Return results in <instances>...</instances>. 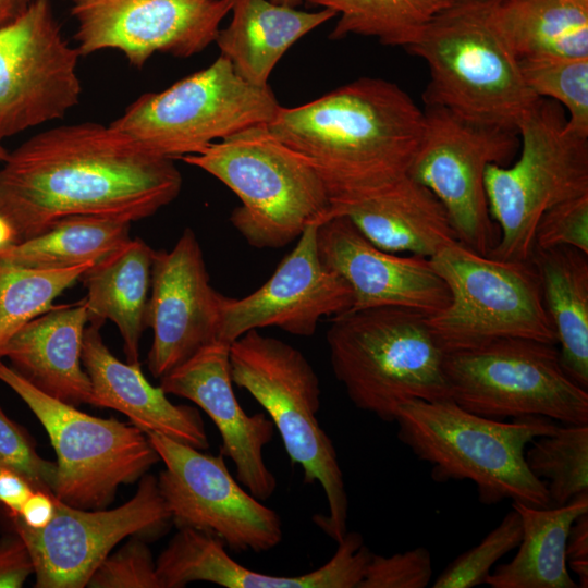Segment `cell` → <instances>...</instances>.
Returning a JSON list of instances; mask_svg holds the SVG:
<instances>
[{
  "label": "cell",
  "mask_w": 588,
  "mask_h": 588,
  "mask_svg": "<svg viewBox=\"0 0 588 588\" xmlns=\"http://www.w3.org/2000/svg\"><path fill=\"white\" fill-rule=\"evenodd\" d=\"M427 316L383 306L331 318L326 334L331 367L357 408L394 422L397 408L408 401L450 397L444 352Z\"/></svg>",
  "instance_id": "5b68a950"
},
{
  "label": "cell",
  "mask_w": 588,
  "mask_h": 588,
  "mask_svg": "<svg viewBox=\"0 0 588 588\" xmlns=\"http://www.w3.org/2000/svg\"><path fill=\"white\" fill-rule=\"evenodd\" d=\"M530 443L525 461L546 483L551 506L588 494V425L555 426L552 433Z\"/></svg>",
  "instance_id": "836d02e7"
},
{
  "label": "cell",
  "mask_w": 588,
  "mask_h": 588,
  "mask_svg": "<svg viewBox=\"0 0 588 588\" xmlns=\"http://www.w3.org/2000/svg\"><path fill=\"white\" fill-rule=\"evenodd\" d=\"M9 155V151L0 143V161L3 162Z\"/></svg>",
  "instance_id": "c3c4849f"
},
{
  "label": "cell",
  "mask_w": 588,
  "mask_h": 588,
  "mask_svg": "<svg viewBox=\"0 0 588 588\" xmlns=\"http://www.w3.org/2000/svg\"><path fill=\"white\" fill-rule=\"evenodd\" d=\"M519 68L527 87L538 97L567 110V127L588 137V58L522 59Z\"/></svg>",
  "instance_id": "e575fe53"
},
{
  "label": "cell",
  "mask_w": 588,
  "mask_h": 588,
  "mask_svg": "<svg viewBox=\"0 0 588 588\" xmlns=\"http://www.w3.org/2000/svg\"><path fill=\"white\" fill-rule=\"evenodd\" d=\"M317 248L321 261L351 287V309L395 306L431 315L450 302L449 289L429 258L377 247L346 216L318 226Z\"/></svg>",
  "instance_id": "ffe728a7"
},
{
  "label": "cell",
  "mask_w": 588,
  "mask_h": 588,
  "mask_svg": "<svg viewBox=\"0 0 588 588\" xmlns=\"http://www.w3.org/2000/svg\"><path fill=\"white\" fill-rule=\"evenodd\" d=\"M498 22L518 60L588 58V3L500 0Z\"/></svg>",
  "instance_id": "f546056e"
},
{
  "label": "cell",
  "mask_w": 588,
  "mask_h": 588,
  "mask_svg": "<svg viewBox=\"0 0 588 588\" xmlns=\"http://www.w3.org/2000/svg\"><path fill=\"white\" fill-rule=\"evenodd\" d=\"M34 564L29 551L15 531L0 539V588L23 587Z\"/></svg>",
  "instance_id": "60d3db41"
},
{
  "label": "cell",
  "mask_w": 588,
  "mask_h": 588,
  "mask_svg": "<svg viewBox=\"0 0 588 588\" xmlns=\"http://www.w3.org/2000/svg\"><path fill=\"white\" fill-rule=\"evenodd\" d=\"M566 563L577 575L579 587H588V513L579 516L571 527L566 543Z\"/></svg>",
  "instance_id": "b9f144b4"
},
{
  "label": "cell",
  "mask_w": 588,
  "mask_h": 588,
  "mask_svg": "<svg viewBox=\"0 0 588 588\" xmlns=\"http://www.w3.org/2000/svg\"><path fill=\"white\" fill-rule=\"evenodd\" d=\"M231 9L232 0H71L81 57L115 49L136 68L158 52L203 51Z\"/></svg>",
  "instance_id": "e0dca14e"
},
{
  "label": "cell",
  "mask_w": 588,
  "mask_h": 588,
  "mask_svg": "<svg viewBox=\"0 0 588 588\" xmlns=\"http://www.w3.org/2000/svg\"><path fill=\"white\" fill-rule=\"evenodd\" d=\"M181 188L173 159L143 150L110 125L68 124L9 152L0 169V215L17 243L72 216L142 220Z\"/></svg>",
  "instance_id": "6da1fadb"
},
{
  "label": "cell",
  "mask_w": 588,
  "mask_h": 588,
  "mask_svg": "<svg viewBox=\"0 0 588 588\" xmlns=\"http://www.w3.org/2000/svg\"><path fill=\"white\" fill-rule=\"evenodd\" d=\"M342 216L348 217L373 245L393 254L430 258L457 241L443 205L407 175Z\"/></svg>",
  "instance_id": "d4e9b609"
},
{
  "label": "cell",
  "mask_w": 588,
  "mask_h": 588,
  "mask_svg": "<svg viewBox=\"0 0 588 588\" xmlns=\"http://www.w3.org/2000/svg\"><path fill=\"white\" fill-rule=\"evenodd\" d=\"M0 381L45 428L57 455L52 494L70 506L106 509L121 485L142 478L160 461L146 433L135 425L91 416L47 395L2 358Z\"/></svg>",
  "instance_id": "7c38bea8"
},
{
  "label": "cell",
  "mask_w": 588,
  "mask_h": 588,
  "mask_svg": "<svg viewBox=\"0 0 588 588\" xmlns=\"http://www.w3.org/2000/svg\"><path fill=\"white\" fill-rule=\"evenodd\" d=\"M522 522L512 510L477 546L458 555L438 576L433 588H471L486 584L492 566L517 548L522 540Z\"/></svg>",
  "instance_id": "d590c367"
},
{
  "label": "cell",
  "mask_w": 588,
  "mask_h": 588,
  "mask_svg": "<svg viewBox=\"0 0 588 588\" xmlns=\"http://www.w3.org/2000/svg\"><path fill=\"white\" fill-rule=\"evenodd\" d=\"M56 506L57 500L52 493L35 489L16 517L27 527L40 529L51 522L56 513Z\"/></svg>",
  "instance_id": "ee69618b"
},
{
  "label": "cell",
  "mask_w": 588,
  "mask_h": 588,
  "mask_svg": "<svg viewBox=\"0 0 588 588\" xmlns=\"http://www.w3.org/2000/svg\"><path fill=\"white\" fill-rule=\"evenodd\" d=\"M152 253L143 240L128 238L81 277L87 290L88 322L100 328L111 320L121 333L128 363H138L139 340L148 327Z\"/></svg>",
  "instance_id": "4316f807"
},
{
  "label": "cell",
  "mask_w": 588,
  "mask_h": 588,
  "mask_svg": "<svg viewBox=\"0 0 588 588\" xmlns=\"http://www.w3.org/2000/svg\"><path fill=\"white\" fill-rule=\"evenodd\" d=\"M421 136L407 176L443 205L458 242L488 256L499 241L489 211L485 172L507 166L519 150L517 131L479 123L434 105H425Z\"/></svg>",
  "instance_id": "4fadbf2b"
},
{
  "label": "cell",
  "mask_w": 588,
  "mask_h": 588,
  "mask_svg": "<svg viewBox=\"0 0 588 588\" xmlns=\"http://www.w3.org/2000/svg\"><path fill=\"white\" fill-rule=\"evenodd\" d=\"M522 522V540L513 560L486 579L491 588H577L566 566V543L574 522L588 513V494L565 505L536 507L513 502Z\"/></svg>",
  "instance_id": "f1b7e54d"
},
{
  "label": "cell",
  "mask_w": 588,
  "mask_h": 588,
  "mask_svg": "<svg viewBox=\"0 0 588 588\" xmlns=\"http://www.w3.org/2000/svg\"><path fill=\"white\" fill-rule=\"evenodd\" d=\"M450 397L461 407L497 420L541 416L588 425V391L564 371L556 344L502 338L444 353Z\"/></svg>",
  "instance_id": "8fae6325"
},
{
  "label": "cell",
  "mask_w": 588,
  "mask_h": 588,
  "mask_svg": "<svg viewBox=\"0 0 588 588\" xmlns=\"http://www.w3.org/2000/svg\"><path fill=\"white\" fill-rule=\"evenodd\" d=\"M86 587L161 588V585L150 550L139 538H132L119 551L105 558Z\"/></svg>",
  "instance_id": "8d00e7d4"
},
{
  "label": "cell",
  "mask_w": 588,
  "mask_h": 588,
  "mask_svg": "<svg viewBox=\"0 0 588 588\" xmlns=\"http://www.w3.org/2000/svg\"><path fill=\"white\" fill-rule=\"evenodd\" d=\"M15 243V234L9 221L0 215V250Z\"/></svg>",
  "instance_id": "bcb514c9"
},
{
  "label": "cell",
  "mask_w": 588,
  "mask_h": 588,
  "mask_svg": "<svg viewBox=\"0 0 588 588\" xmlns=\"http://www.w3.org/2000/svg\"><path fill=\"white\" fill-rule=\"evenodd\" d=\"M339 15L330 39L348 35L375 37L385 46L407 49L431 19L451 0H306Z\"/></svg>",
  "instance_id": "1f68e13d"
},
{
  "label": "cell",
  "mask_w": 588,
  "mask_h": 588,
  "mask_svg": "<svg viewBox=\"0 0 588 588\" xmlns=\"http://www.w3.org/2000/svg\"><path fill=\"white\" fill-rule=\"evenodd\" d=\"M130 221L72 216L46 232L0 250V260L37 269L96 262L130 238Z\"/></svg>",
  "instance_id": "4dcf8cb0"
},
{
  "label": "cell",
  "mask_w": 588,
  "mask_h": 588,
  "mask_svg": "<svg viewBox=\"0 0 588 588\" xmlns=\"http://www.w3.org/2000/svg\"><path fill=\"white\" fill-rule=\"evenodd\" d=\"M397 438L432 467L436 481L469 480L487 505L505 499L549 507L546 483L529 470L525 449L553 432L555 424L541 416L510 422L474 414L451 397L412 400L396 412Z\"/></svg>",
  "instance_id": "277c9868"
},
{
  "label": "cell",
  "mask_w": 588,
  "mask_h": 588,
  "mask_svg": "<svg viewBox=\"0 0 588 588\" xmlns=\"http://www.w3.org/2000/svg\"><path fill=\"white\" fill-rule=\"evenodd\" d=\"M424 111L395 83L359 77L301 106L280 107L267 124L321 179L331 217L407 175Z\"/></svg>",
  "instance_id": "7a4b0ae2"
},
{
  "label": "cell",
  "mask_w": 588,
  "mask_h": 588,
  "mask_svg": "<svg viewBox=\"0 0 588 588\" xmlns=\"http://www.w3.org/2000/svg\"><path fill=\"white\" fill-rule=\"evenodd\" d=\"M33 0H0V28L21 16Z\"/></svg>",
  "instance_id": "f6af8a7d"
},
{
  "label": "cell",
  "mask_w": 588,
  "mask_h": 588,
  "mask_svg": "<svg viewBox=\"0 0 588 588\" xmlns=\"http://www.w3.org/2000/svg\"><path fill=\"white\" fill-rule=\"evenodd\" d=\"M35 488L17 471L0 466V506L9 517H16Z\"/></svg>",
  "instance_id": "7bdbcfd3"
},
{
  "label": "cell",
  "mask_w": 588,
  "mask_h": 588,
  "mask_svg": "<svg viewBox=\"0 0 588 588\" xmlns=\"http://www.w3.org/2000/svg\"><path fill=\"white\" fill-rule=\"evenodd\" d=\"M10 520L32 556L36 588H84L121 540L160 535L172 523L151 475L140 478L131 500L111 510H83L57 500L54 516L44 528L27 527L17 517Z\"/></svg>",
  "instance_id": "2e32d148"
},
{
  "label": "cell",
  "mask_w": 588,
  "mask_h": 588,
  "mask_svg": "<svg viewBox=\"0 0 588 588\" xmlns=\"http://www.w3.org/2000/svg\"><path fill=\"white\" fill-rule=\"evenodd\" d=\"M147 322L152 329L148 369L161 378L218 341L222 294L209 282L203 252L186 228L171 250H154Z\"/></svg>",
  "instance_id": "d6986e66"
},
{
  "label": "cell",
  "mask_w": 588,
  "mask_h": 588,
  "mask_svg": "<svg viewBox=\"0 0 588 588\" xmlns=\"http://www.w3.org/2000/svg\"><path fill=\"white\" fill-rule=\"evenodd\" d=\"M163 462L158 487L177 528L209 534L235 552H266L282 540L279 514L264 505L212 455L163 434L146 432Z\"/></svg>",
  "instance_id": "5bb4252c"
},
{
  "label": "cell",
  "mask_w": 588,
  "mask_h": 588,
  "mask_svg": "<svg viewBox=\"0 0 588 588\" xmlns=\"http://www.w3.org/2000/svg\"><path fill=\"white\" fill-rule=\"evenodd\" d=\"M534 247L569 246L588 254V193L546 210L536 230Z\"/></svg>",
  "instance_id": "ab89813d"
},
{
  "label": "cell",
  "mask_w": 588,
  "mask_h": 588,
  "mask_svg": "<svg viewBox=\"0 0 588 588\" xmlns=\"http://www.w3.org/2000/svg\"><path fill=\"white\" fill-rule=\"evenodd\" d=\"M100 328H85L82 364L91 382V405L121 412L146 432L163 434L199 450L208 448V437L199 412L175 405L160 387L144 376L139 362L119 360L105 344Z\"/></svg>",
  "instance_id": "603a6c76"
},
{
  "label": "cell",
  "mask_w": 588,
  "mask_h": 588,
  "mask_svg": "<svg viewBox=\"0 0 588 588\" xmlns=\"http://www.w3.org/2000/svg\"><path fill=\"white\" fill-rule=\"evenodd\" d=\"M319 225H310L302 233L292 252L256 291L242 298L222 295L218 341L230 344L250 330L266 327L310 336L322 318L352 308L351 287L319 257Z\"/></svg>",
  "instance_id": "ac0fdd59"
},
{
  "label": "cell",
  "mask_w": 588,
  "mask_h": 588,
  "mask_svg": "<svg viewBox=\"0 0 588 588\" xmlns=\"http://www.w3.org/2000/svg\"><path fill=\"white\" fill-rule=\"evenodd\" d=\"M87 322L85 298L53 306L20 329L1 358H8L15 371L47 395L76 407L91 405V382L82 368Z\"/></svg>",
  "instance_id": "cb8c5ba5"
},
{
  "label": "cell",
  "mask_w": 588,
  "mask_h": 588,
  "mask_svg": "<svg viewBox=\"0 0 588 588\" xmlns=\"http://www.w3.org/2000/svg\"><path fill=\"white\" fill-rule=\"evenodd\" d=\"M229 359L232 382L266 409L304 482L323 489L328 514L314 522L339 543L347 532L348 498L336 450L317 419L321 390L315 369L297 348L259 330L231 342Z\"/></svg>",
  "instance_id": "8992f818"
},
{
  "label": "cell",
  "mask_w": 588,
  "mask_h": 588,
  "mask_svg": "<svg viewBox=\"0 0 588 588\" xmlns=\"http://www.w3.org/2000/svg\"><path fill=\"white\" fill-rule=\"evenodd\" d=\"M229 346L216 341L160 378L166 394L187 399L200 407L218 428L220 453L235 465L236 479L258 500L269 499L277 478L264 460L274 426L264 413L248 415L233 390Z\"/></svg>",
  "instance_id": "44dd1931"
},
{
  "label": "cell",
  "mask_w": 588,
  "mask_h": 588,
  "mask_svg": "<svg viewBox=\"0 0 588 588\" xmlns=\"http://www.w3.org/2000/svg\"><path fill=\"white\" fill-rule=\"evenodd\" d=\"M529 259L556 333L561 365L588 391V254L569 246L534 247Z\"/></svg>",
  "instance_id": "83f0119b"
},
{
  "label": "cell",
  "mask_w": 588,
  "mask_h": 588,
  "mask_svg": "<svg viewBox=\"0 0 588 588\" xmlns=\"http://www.w3.org/2000/svg\"><path fill=\"white\" fill-rule=\"evenodd\" d=\"M500 0H451L406 49L430 73L424 103L518 132L541 98L526 85L499 22Z\"/></svg>",
  "instance_id": "3957f363"
},
{
  "label": "cell",
  "mask_w": 588,
  "mask_h": 588,
  "mask_svg": "<svg viewBox=\"0 0 588 588\" xmlns=\"http://www.w3.org/2000/svg\"><path fill=\"white\" fill-rule=\"evenodd\" d=\"M518 135V158L485 172L490 216L500 232L488 256L503 260H529L542 213L588 193V137L568 130L560 103L541 98Z\"/></svg>",
  "instance_id": "ba28073f"
},
{
  "label": "cell",
  "mask_w": 588,
  "mask_h": 588,
  "mask_svg": "<svg viewBox=\"0 0 588 588\" xmlns=\"http://www.w3.org/2000/svg\"><path fill=\"white\" fill-rule=\"evenodd\" d=\"M79 57L64 39L51 0H33L0 28V143L77 105Z\"/></svg>",
  "instance_id": "9a60e30c"
},
{
  "label": "cell",
  "mask_w": 588,
  "mask_h": 588,
  "mask_svg": "<svg viewBox=\"0 0 588 588\" xmlns=\"http://www.w3.org/2000/svg\"><path fill=\"white\" fill-rule=\"evenodd\" d=\"M429 260L450 292L448 305L427 316L428 327L444 353L502 338L556 344L530 259H497L455 241Z\"/></svg>",
  "instance_id": "9c48e42d"
},
{
  "label": "cell",
  "mask_w": 588,
  "mask_h": 588,
  "mask_svg": "<svg viewBox=\"0 0 588 588\" xmlns=\"http://www.w3.org/2000/svg\"><path fill=\"white\" fill-rule=\"evenodd\" d=\"M95 262L61 269H37L0 260V358L10 339L45 314L53 301Z\"/></svg>",
  "instance_id": "d6a6232c"
},
{
  "label": "cell",
  "mask_w": 588,
  "mask_h": 588,
  "mask_svg": "<svg viewBox=\"0 0 588 588\" xmlns=\"http://www.w3.org/2000/svg\"><path fill=\"white\" fill-rule=\"evenodd\" d=\"M371 552L359 532L347 531L322 566L295 576L262 574L237 563L218 538L179 528L156 561L161 588L208 581L228 588H358Z\"/></svg>",
  "instance_id": "7402d4cb"
},
{
  "label": "cell",
  "mask_w": 588,
  "mask_h": 588,
  "mask_svg": "<svg viewBox=\"0 0 588 588\" xmlns=\"http://www.w3.org/2000/svg\"><path fill=\"white\" fill-rule=\"evenodd\" d=\"M228 186L240 199L232 225L256 248H280L331 217L326 187L313 167L267 124L245 128L181 158Z\"/></svg>",
  "instance_id": "52a82bcc"
},
{
  "label": "cell",
  "mask_w": 588,
  "mask_h": 588,
  "mask_svg": "<svg viewBox=\"0 0 588 588\" xmlns=\"http://www.w3.org/2000/svg\"><path fill=\"white\" fill-rule=\"evenodd\" d=\"M431 576V555L424 547L390 556L371 553L358 588H425Z\"/></svg>",
  "instance_id": "f35d334b"
},
{
  "label": "cell",
  "mask_w": 588,
  "mask_h": 588,
  "mask_svg": "<svg viewBox=\"0 0 588 588\" xmlns=\"http://www.w3.org/2000/svg\"><path fill=\"white\" fill-rule=\"evenodd\" d=\"M233 17L220 29L216 42L235 73L256 86H268L271 72L283 54L302 37L335 12L299 11L269 0H232Z\"/></svg>",
  "instance_id": "484cf974"
},
{
  "label": "cell",
  "mask_w": 588,
  "mask_h": 588,
  "mask_svg": "<svg viewBox=\"0 0 588 588\" xmlns=\"http://www.w3.org/2000/svg\"><path fill=\"white\" fill-rule=\"evenodd\" d=\"M573 1L581 2V3H588V0H573Z\"/></svg>",
  "instance_id": "681fc988"
},
{
  "label": "cell",
  "mask_w": 588,
  "mask_h": 588,
  "mask_svg": "<svg viewBox=\"0 0 588 588\" xmlns=\"http://www.w3.org/2000/svg\"><path fill=\"white\" fill-rule=\"evenodd\" d=\"M0 466L25 477L35 489L52 493L57 466L42 458L26 431L0 407Z\"/></svg>",
  "instance_id": "74e56055"
},
{
  "label": "cell",
  "mask_w": 588,
  "mask_h": 588,
  "mask_svg": "<svg viewBox=\"0 0 588 588\" xmlns=\"http://www.w3.org/2000/svg\"><path fill=\"white\" fill-rule=\"evenodd\" d=\"M275 4L285 5L290 8H296L303 0H269Z\"/></svg>",
  "instance_id": "7dc6e473"
},
{
  "label": "cell",
  "mask_w": 588,
  "mask_h": 588,
  "mask_svg": "<svg viewBox=\"0 0 588 588\" xmlns=\"http://www.w3.org/2000/svg\"><path fill=\"white\" fill-rule=\"evenodd\" d=\"M280 107L269 85L246 82L220 54L170 87L143 94L109 125L149 154L181 159L245 128L268 124Z\"/></svg>",
  "instance_id": "30bf717a"
}]
</instances>
